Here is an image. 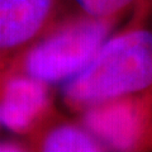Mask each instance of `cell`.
Returning a JSON list of instances; mask_svg holds the SVG:
<instances>
[{
  "label": "cell",
  "mask_w": 152,
  "mask_h": 152,
  "mask_svg": "<svg viewBox=\"0 0 152 152\" xmlns=\"http://www.w3.org/2000/svg\"><path fill=\"white\" fill-rule=\"evenodd\" d=\"M79 10L98 18H126L137 0H74Z\"/></svg>",
  "instance_id": "7"
},
{
  "label": "cell",
  "mask_w": 152,
  "mask_h": 152,
  "mask_svg": "<svg viewBox=\"0 0 152 152\" xmlns=\"http://www.w3.org/2000/svg\"><path fill=\"white\" fill-rule=\"evenodd\" d=\"M52 86L19 71L0 72V126L27 137L57 114Z\"/></svg>",
  "instance_id": "4"
},
{
  "label": "cell",
  "mask_w": 152,
  "mask_h": 152,
  "mask_svg": "<svg viewBox=\"0 0 152 152\" xmlns=\"http://www.w3.org/2000/svg\"><path fill=\"white\" fill-rule=\"evenodd\" d=\"M29 151L24 140L7 138L0 140V152H24Z\"/></svg>",
  "instance_id": "8"
},
{
  "label": "cell",
  "mask_w": 152,
  "mask_h": 152,
  "mask_svg": "<svg viewBox=\"0 0 152 152\" xmlns=\"http://www.w3.org/2000/svg\"><path fill=\"white\" fill-rule=\"evenodd\" d=\"M61 15L60 0H0V72Z\"/></svg>",
  "instance_id": "5"
},
{
  "label": "cell",
  "mask_w": 152,
  "mask_h": 152,
  "mask_svg": "<svg viewBox=\"0 0 152 152\" xmlns=\"http://www.w3.org/2000/svg\"><path fill=\"white\" fill-rule=\"evenodd\" d=\"M77 115L107 151L152 152V85L95 104Z\"/></svg>",
  "instance_id": "3"
},
{
  "label": "cell",
  "mask_w": 152,
  "mask_h": 152,
  "mask_svg": "<svg viewBox=\"0 0 152 152\" xmlns=\"http://www.w3.org/2000/svg\"><path fill=\"white\" fill-rule=\"evenodd\" d=\"M123 19L98 18L80 10L62 14L7 70L27 74L51 86L62 85L90 62Z\"/></svg>",
  "instance_id": "2"
},
{
  "label": "cell",
  "mask_w": 152,
  "mask_h": 152,
  "mask_svg": "<svg viewBox=\"0 0 152 152\" xmlns=\"http://www.w3.org/2000/svg\"><path fill=\"white\" fill-rule=\"evenodd\" d=\"M29 151L39 152H100L103 143L83 123L67 121L55 114L41 127L23 138Z\"/></svg>",
  "instance_id": "6"
},
{
  "label": "cell",
  "mask_w": 152,
  "mask_h": 152,
  "mask_svg": "<svg viewBox=\"0 0 152 152\" xmlns=\"http://www.w3.org/2000/svg\"><path fill=\"white\" fill-rule=\"evenodd\" d=\"M152 0H137L85 67L61 85L62 103L79 114L152 85Z\"/></svg>",
  "instance_id": "1"
}]
</instances>
